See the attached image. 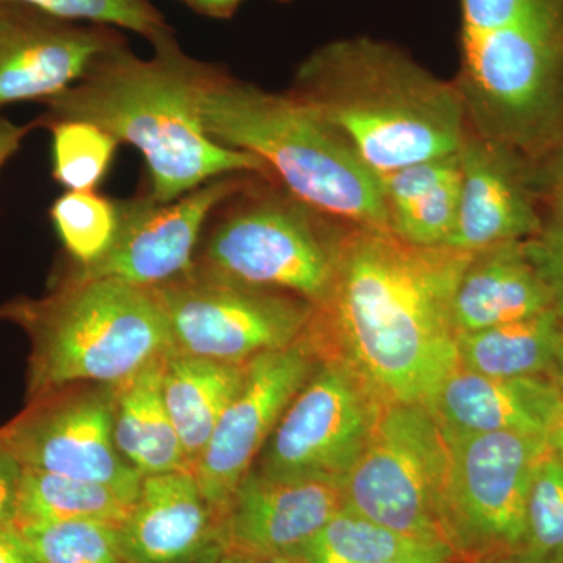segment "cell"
<instances>
[{"label": "cell", "mask_w": 563, "mask_h": 563, "mask_svg": "<svg viewBox=\"0 0 563 563\" xmlns=\"http://www.w3.org/2000/svg\"><path fill=\"white\" fill-rule=\"evenodd\" d=\"M457 224L446 246L479 252L539 235L543 217L533 201L526 158L470 129L461 151Z\"/></svg>", "instance_id": "2e32d148"}, {"label": "cell", "mask_w": 563, "mask_h": 563, "mask_svg": "<svg viewBox=\"0 0 563 563\" xmlns=\"http://www.w3.org/2000/svg\"><path fill=\"white\" fill-rule=\"evenodd\" d=\"M218 563H298L288 558L277 555H255L242 553H224Z\"/></svg>", "instance_id": "ab89813d"}, {"label": "cell", "mask_w": 563, "mask_h": 563, "mask_svg": "<svg viewBox=\"0 0 563 563\" xmlns=\"http://www.w3.org/2000/svg\"><path fill=\"white\" fill-rule=\"evenodd\" d=\"M523 548L542 562L563 548V463L551 450L537 465L529 487Z\"/></svg>", "instance_id": "f1b7e54d"}, {"label": "cell", "mask_w": 563, "mask_h": 563, "mask_svg": "<svg viewBox=\"0 0 563 563\" xmlns=\"http://www.w3.org/2000/svg\"><path fill=\"white\" fill-rule=\"evenodd\" d=\"M320 363L303 335L290 347L247 362L242 387L225 407L195 470L202 495L218 518Z\"/></svg>", "instance_id": "4fadbf2b"}, {"label": "cell", "mask_w": 563, "mask_h": 563, "mask_svg": "<svg viewBox=\"0 0 563 563\" xmlns=\"http://www.w3.org/2000/svg\"><path fill=\"white\" fill-rule=\"evenodd\" d=\"M343 506V481L276 479L251 470L220 517L224 553L295 559Z\"/></svg>", "instance_id": "9a60e30c"}, {"label": "cell", "mask_w": 563, "mask_h": 563, "mask_svg": "<svg viewBox=\"0 0 563 563\" xmlns=\"http://www.w3.org/2000/svg\"><path fill=\"white\" fill-rule=\"evenodd\" d=\"M172 350L222 363H246L298 343L314 307L287 292L262 290L199 266L155 287Z\"/></svg>", "instance_id": "ba28073f"}, {"label": "cell", "mask_w": 563, "mask_h": 563, "mask_svg": "<svg viewBox=\"0 0 563 563\" xmlns=\"http://www.w3.org/2000/svg\"><path fill=\"white\" fill-rule=\"evenodd\" d=\"M0 321L31 343L27 401L79 384L124 383L172 350V333L155 288L60 273L40 298L10 299Z\"/></svg>", "instance_id": "5b68a950"}, {"label": "cell", "mask_w": 563, "mask_h": 563, "mask_svg": "<svg viewBox=\"0 0 563 563\" xmlns=\"http://www.w3.org/2000/svg\"><path fill=\"white\" fill-rule=\"evenodd\" d=\"M198 106L211 140L257 157L292 198L342 224L388 231L379 176L306 103L210 63Z\"/></svg>", "instance_id": "277c9868"}, {"label": "cell", "mask_w": 563, "mask_h": 563, "mask_svg": "<svg viewBox=\"0 0 563 563\" xmlns=\"http://www.w3.org/2000/svg\"><path fill=\"white\" fill-rule=\"evenodd\" d=\"M553 0H461L462 29L483 31Z\"/></svg>", "instance_id": "1f68e13d"}, {"label": "cell", "mask_w": 563, "mask_h": 563, "mask_svg": "<svg viewBox=\"0 0 563 563\" xmlns=\"http://www.w3.org/2000/svg\"><path fill=\"white\" fill-rule=\"evenodd\" d=\"M27 3L62 20L81 24L109 25L144 40H157L172 32L166 18L152 0H13Z\"/></svg>", "instance_id": "f546056e"}, {"label": "cell", "mask_w": 563, "mask_h": 563, "mask_svg": "<svg viewBox=\"0 0 563 563\" xmlns=\"http://www.w3.org/2000/svg\"><path fill=\"white\" fill-rule=\"evenodd\" d=\"M548 446L553 451L555 457L563 463V410L554 421L553 428L547 437Z\"/></svg>", "instance_id": "60d3db41"}, {"label": "cell", "mask_w": 563, "mask_h": 563, "mask_svg": "<svg viewBox=\"0 0 563 563\" xmlns=\"http://www.w3.org/2000/svg\"><path fill=\"white\" fill-rule=\"evenodd\" d=\"M563 335L558 310L457 335L459 366L492 377H543Z\"/></svg>", "instance_id": "603a6c76"}, {"label": "cell", "mask_w": 563, "mask_h": 563, "mask_svg": "<svg viewBox=\"0 0 563 563\" xmlns=\"http://www.w3.org/2000/svg\"><path fill=\"white\" fill-rule=\"evenodd\" d=\"M247 191L214 211L195 265L250 287L287 292L317 309L331 290L340 228L285 190Z\"/></svg>", "instance_id": "8992f818"}, {"label": "cell", "mask_w": 563, "mask_h": 563, "mask_svg": "<svg viewBox=\"0 0 563 563\" xmlns=\"http://www.w3.org/2000/svg\"><path fill=\"white\" fill-rule=\"evenodd\" d=\"M558 310L531 240L473 252L454 296L457 333L481 331Z\"/></svg>", "instance_id": "d6986e66"}, {"label": "cell", "mask_w": 563, "mask_h": 563, "mask_svg": "<svg viewBox=\"0 0 563 563\" xmlns=\"http://www.w3.org/2000/svg\"><path fill=\"white\" fill-rule=\"evenodd\" d=\"M195 13L213 20H229L239 11L244 0H179Z\"/></svg>", "instance_id": "74e56055"}, {"label": "cell", "mask_w": 563, "mask_h": 563, "mask_svg": "<svg viewBox=\"0 0 563 563\" xmlns=\"http://www.w3.org/2000/svg\"><path fill=\"white\" fill-rule=\"evenodd\" d=\"M473 563H543L539 558H536L531 551L526 548H515V550L499 551V553H493L485 555L479 561Z\"/></svg>", "instance_id": "f35d334b"}, {"label": "cell", "mask_w": 563, "mask_h": 563, "mask_svg": "<svg viewBox=\"0 0 563 563\" xmlns=\"http://www.w3.org/2000/svg\"><path fill=\"white\" fill-rule=\"evenodd\" d=\"M49 214L74 265L90 266L113 246L120 209L118 201L98 190L63 192L52 203Z\"/></svg>", "instance_id": "484cf974"}, {"label": "cell", "mask_w": 563, "mask_h": 563, "mask_svg": "<svg viewBox=\"0 0 563 563\" xmlns=\"http://www.w3.org/2000/svg\"><path fill=\"white\" fill-rule=\"evenodd\" d=\"M429 409L446 433L514 432L547 439L562 413L563 396L544 377H492L459 368Z\"/></svg>", "instance_id": "ac0fdd59"}, {"label": "cell", "mask_w": 563, "mask_h": 563, "mask_svg": "<svg viewBox=\"0 0 563 563\" xmlns=\"http://www.w3.org/2000/svg\"><path fill=\"white\" fill-rule=\"evenodd\" d=\"M133 503L109 485L22 468L13 525L27 528L66 521H95L117 529L128 518Z\"/></svg>", "instance_id": "cb8c5ba5"}, {"label": "cell", "mask_w": 563, "mask_h": 563, "mask_svg": "<svg viewBox=\"0 0 563 563\" xmlns=\"http://www.w3.org/2000/svg\"><path fill=\"white\" fill-rule=\"evenodd\" d=\"M114 539L124 563H218L224 554L220 518L190 472L144 476Z\"/></svg>", "instance_id": "e0dca14e"}, {"label": "cell", "mask_w": 563, "mask_h": 563, "mask_svg": "<svg viewBox=\"0 0 563 563\" xmlns=\"http://www.w3.org/2000/svg\"><path fill=\"white\" fill-rule=\"evenodd\" d=\"M450 444L431 409L384 404L365 450L344 477V506L393 532L450 548Z\"/></svg>", "instance_id": "52a82bcc"}, {"label": "cell", "mask_w": 563, "mask_h": 563, "mask_svg": "<svg viewBox=\"0 0 563 563\" xmlns=\"http://www.w3.org/2000/svg\"><path fill=\"white\" fill-rule=\"evenodd\" d=\"M379 181L393 235L421 247L450 243L461 206L459 152L384 174Z\"/></svg>", "instance_id": "ffe728a7"}, {"label": "cell", "mask_w": 563, "mask_h": 563, "mask_svg": "<svg viewBox=\"0 0 563 563\" xmlns=\"http://www.w3.org/2000/svg\"><path fill=\"white\" fill-rule=\"evenodd\" d=\"M165 355L147 363L124 383L113 385L114 443L124 461L143 477L190 472L163 399Z\"/></svg>", "instance_id": "7402d4cb"}, {"label": "cell", "mask_w": 563, "mask_h": 563, "mask_svg": "<svg viewBox=\"0 0 563 563\" xmlns=\"http://www.w3.org/2000/svg\"><path fill=\"white\" fill-rule=\"evenodd\" d=\"M543 166L540 172L533 174L536 185H542L548 190L563 185V131L555 140L551 150L543 155Z\"/></svg>", "instance_id": "d590c367"}, {"label": "cell", "mask_w": 563, "mask_h": 563, "mask_svg": "<svg viewBox=\"0 0 563 563\" xmlns=\"http://www.w3.org/2000/svg\"><path fill=\"white\" fill-rule=\"evenodd\" d=\"M22 466L0 443V525L14 523Z\"/></svg>", "instance_id": "d6a6232c"}, {"label": "cell", "mask_w": 563, "mask_h": 563, "mask_svg": "<svg viewBox=\"0 0 563 563\" xmlns=\"http://www.w3.org/2000/svg\"><path fill=\"white\" fill-rule=\"evenodd\" d=\"M0 563H38L24 533L13 523L0 525Z\"/></svg>", "instance_id": "836d02e7"}, {"label": "cell", "mask_w": 563, "mask_h": 563, "mask_svg": "<svg viewBox=\"0 0 563 563\" xmlns=\"http://www.w3.org/2000/svg\"><path fill=\"white\" fill-rule=\"evenodd\" d=\"M553 372L555 373V384H558L559 390H561L563 396V335L561 344H559L558 354H555Z\"/></svg>", "instance_id": "b9f144b4"}, {"label": "cell", "mask_w": 563, "mask_h": 563, "mask_svg": "<svg viewBox=\"0 0 563 563\" xmlns=\"http://www.w3.org/2000/svg\"><path fill=\"white\" fill-rule=\"evenodd\" d=\"M444 432V431H443ZM451 454L448 542L473 563L525 543V514L547 439L525 433H446Z\"/></svg>", "instance_id": "9c48e42d"}, {"label": "cell", "mask_w": 563, "mask_h": 563, "mask_svg": "<svg viewBox=\"0 0 563 563\" xmlns=\"http://www.w3.org/2000/svg\"><path fill=\"white\" fill-rule=\"evenodd\" d=\"M154 55L141 58L129 41L103 52L68 90L43 102L33 122L85 121L143 155L150 195L172 202L222 176L274 181L247 152L211 140L199 114V90L210 63L187 54L174 31L152 41Z\"/></svg>", "instance_id": "7a4b0ae2"}, {"label": "cell", "mask_w": 563, "mask_h": 563, "mask_svg": "<svg viewBox=\"0 0 563 563\" xmlns=\"http://www.w3.org/2000/svg\"><path fill=\"white\" fill-rule=\"evenodd\" d=\"M437 543L420 542L374 523L343 506L292 561L298 563H379Z\"/></svg>", "instance_id": "d4e9b609"}, {"label": "cell", "mask_w": 563, "mask_h": 563, "mask_svg": "<svg viewBox=\"0 0 563 563\" xmlns=\"http://www.w3.org/2000/svg\"><path fill=\"white\" fill-rule=\"evenodd\" d=\"M125 41L109 25L66 21L27 3L0 0V110L60 95L99 55Z\"/></svg>", "instance_id": "5bb4252c"}, {"label": "cell", "mask_w": 563, "mask_h": 563, "mask_svg": "<svg viewBox=\"0 0 563 563\" xmlns=\"http://www.w3.org/2000/svg\"><path fill=\"white\" fill-rule=\"evenodd\" d=\"M543 563H563V548L562 550L555 551L550 558L544 559Z\"/></svg>", "instance_id": "7bdbcfd3"}, {"label": "cell", "mask_w": 563, "mask_h": 563, "mask_svg": "<svg viewBox=\"0 0 563 563\" xmlns=\"http://www.w3.org/2000/svg\"><path fill=\"white\" fill-rule=\"evenodd\" d=\"M252 177H217L172 202L157 201L150 191L121 199L117 239L106 257L90 266L70 263L63 273L79 279H117L146 288L177 279L195 265L211 214L250 188Z\"/></svg>", "instance_id": "7c38bea8"}, {"label": "cell", "mask_w": 563, "mask_h": 563, "mask_svg": "<svg viewBox=\"0 0 563 563\" xmlns=\"http://www.w3.org/2000/svg\"><path fill=\"white\" fill-rule=\"evenodd\" d=\"M548 191L550 207L539 235L531 239V250L553 288L555 307L563 318V185Z\"/></svg>", "instance_id": "4dcf8cb0"}, {"label": "cell", "mask_w": 563, "mask_h": 563, "mask_svg": "<svg viewBox=\"0 0 563 563\" xmlns=\"http://www.w3.org/2000/svg\"><path fill=\"white\" fill-rule=\"evenodd\" d=\"M383 406L344 363L321 358L263 446L257 472L276 479L344 481Z\"/></svg>", "instance_id": "30bf717a"}, {"label": "cell", "mask_w": 563, "mask_h": 563, "mask_svg": "<svg viewBox=\"0 0 563 563\" xmlns=\"http://www.w3.org/2000/svg\"><path fill=\"white\" fill-rule=\"evenodd\" d=\"M379 563H466L454 553L451 548L444 544H432V547L422 548L413 553L398 555V558L388 559Z\"/></svg>", "instance_id": "8d00e7d4"}, {"label": "cell", "mask_w": 563, "mask_h": 563, "mask_svg": "<svg viewBox=\"0 0 563 563\" xmlns=\"http://www.w3.org/2000/svg\"><path fill=\"white\" fill-rule=\"evenodd\" d=\"M35 124L20 125L9 118L0 117V172L21 150L22 143Z\"/></svg>", "instance_id": "e575fe53"}, {"label": "cell", "mask_w": 563, "mask_h": 563, "mask_svg": "<svg viewBox=\"0 0 563 563\" xmlns=\"http://www.w3.org/2000/svg\"><path fill=\"white\" fill-rule=\"evenodd\" d=\"M472 255L343 224L331 290L303 339L318 357L344 363L380 402L429 407L461 368L454 296Z\"/></svg>", "instance_id": "6da1fadb"}, {"label": "cell", "mask_w": 563, "mask_h": 563, "mask_svg": "<svg viewBox=\"0 0 563 563\" xmlns=\"http://www.w3.org/2000/svg\"><path fill=\"white\" fill-rule=\"evenodd\" d=\"M246 369L247 362L222 363L166 352L163 358V399L192 474L221 415L242 387Z\"/></svg>", "instance_id": "44dd1931"}, {"label": "cell", "mask_w": 563, "mask_h": 563, "mask_svg": "<svg viewBox=\"0 0 563 563\" xmlns=\"http://www.w3.org/2000/svg\"><path fill=\"white\" fill-rule=\"evenodd\" d=\"M52 133V176L66 191L98 190L106 179L120 141L85 121H57Z\"/></svg>", "instance_id": "4316f807"}, {"label": "cell", "mask_w": 563, "mask_h": 563, "mask_svg": "<svg viewBox=\"0 0 563 563\" xmlns=\"http://www.w3.org/2000/svg\"><path fill=\"white\" fill-rule=\"evenodd\" d=\"M113 385L79 384L27 401L0 428V443L22 468L109 485L135 501L143 476L118 451Z\"/></svg>", "instance_id": "8fae6325"}, {"label": "cell", "mask_w": 563, "mask_h": 563, "mask_svg": "<svg viewBox=\"0 0 563 563\" xmlns=\"http://www.w3.org/2000/svg\"><path fill=\"white\" fill-rule=\"evenodd\" d=\"M287 92L342 133L377 176L455 154L470 132L454 84L369 36L310 52Z\"/></svg>", "instance_id": "3957f363"}, {"label": "cell", "mask_w": 563, "mask_h": 563, "mask_svg": "<svg viewBox=\"0 0 563 563\" xmlns=\"http://www.w3.org/2000/svg\"><path fill=\"white\" fill-rule=\"evenodd\" d=\"M276 2L288 3V2H291V0H276Z\"/></svg>", "instance_id": "ee69618b"}, {"label": "cell", "mask_w": 563, "mask_h": 563, "mask_svg": "<svg viewBox=\"0 0 563 563\" xmlns=\"http://www.w3.org/2000/svg\"><path fill=\"white\" fill-rule=\"evenodd\" d=\"M20 529L38 563H124L109 525L66 521Z\"/></svg>", "instance_id": "83f0119b"}]
</instances>
